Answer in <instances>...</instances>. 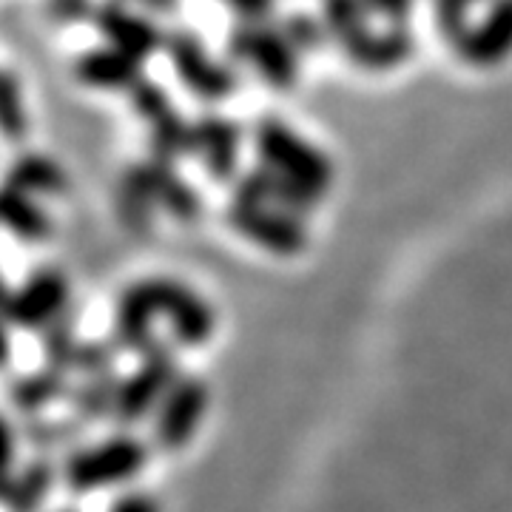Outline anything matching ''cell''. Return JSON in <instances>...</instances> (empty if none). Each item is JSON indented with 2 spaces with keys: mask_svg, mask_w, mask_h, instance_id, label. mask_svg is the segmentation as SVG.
<instances>
[{
  "mask_svg": "<svg viewBox=\"0 0 512 512\" xmlns=\"http://www.w3.org/2000/svg\"><path fill=\"white\" fill-rule=\"evenodd\" d=\"M160 316L174 342L183 348H200L214 333V311L202 296L174 279H143L126 288L117 299L111 325L114 348L120 353H143L154 342H160L154 333Z\"/></svg>",
  "mask_w": 512,
  "mask_h": 512,
  "instance_id": "1",
  "label": "cell"
},
{
  "mask_svg": "<svg viewBox=\"0 0 512 512\" xmlns=\"http://www.w3.org/2000/svg\"><path fill=\"white\" fill-rule=\"evenodd\" d=\"M148 444L134 433H114L80 444L60 461V481L72 495L126 487L146 470Z\"/></svg>",
  "mask_w": 512,
  "mask_h": 512,
  "instance_id": "2",
  "label": "cell"
},
{
  "mask_svg": "<svg viewBox=\"0 0 512 512\" xmlns=\"http://www.w3.org/2000/svg\"><path fill=\"white\" fill-rule=\"evenodd\" d=\"M177 379H180L177 353L163 339L154 342L151 348L140 353V365L117 384L111 421L120 430H126V427H134V424L146 421L148 416H154V410L160 407L165 393Z\"/></svg>",
  "mask_w": 512,
  "mask_h": 512,
  "instance_id": "3",
  "label": "cell"
},
{
  "mask_svg": "<svg viewBox=\"0 0 512 512\" xmlns=\"http://www.w3.org/2000/svg\"><path fill=\"white\" fill-rule=\"evenodd\" d=\"M72 311V285L55 268H40L23 285L12 288L3 319L9 328L43 330Z\"/></svg>",
  "mask_w": 512,
  "mask_h": 512,
  "instance_id": "4",
  "label": "cell"
},
{
  "mask_svg": "<svg viewBox=\"0 0 512 512\" xmlns=\"http://www.w3.org/2000/svg\"><path fill=\"white\" fill-rule=\"evenodd\" d=\"M208 410V387L197 376H180L154 410V441L163 450H183L197 436Z\"/></svg>",
  "mask_w": 512,
  "mask_h": 512,
  "instance_id": "5",
  "label": "cell"
},
{
  "mask_svg": "<svg viewBox=\"0 0 512 512\" xmlns=\"http://www.w3.org/2000/svg\"><path fill=\"white\" fill-rule=\"evenodd\" d=\"M69 390H72L69 373L43 367V370L23 373L6 384V404L23 421L37 419V416H46V410L55 407L57 402H66Z\"/></svg>",
  "mask_w": 512,
  "mask_h": 512,
  "instance_id": "6",
  "label": "cell"
},
{
  "mask_svg": "<svg viewBox=\"0 0 512 512\" xmlns=\"http://www.w3.org/2000/svg\"><path fill=\"white\" fill-rule=\"evenodd\" d=\"M60 464L52 456H32L12 473L0 507L6 512H40L55 493Z\"/></svg>",
  "mask_w": 512,
  "mask_h": 512,
  "instance_id": "7",
  "label": "cell"
},
{
  "mask_svg": "<svg viewBox=\"0 0 512 512\" xmlns=\"http://www.w3.org/2000/svg\"><path fill=\"white\" fill-rule=\"evenodd\" d=\"M86 433V424L77 421L74 416L66 419H49V416H37L26 419L20 427V439L26 441L35 456H66L74 447H80V439Z\"/></svg>",
  "mask_w": 512,
  "mask_h": 512,
  "instance_id": "8",
  "label": "cell"
},
{
  "mask_svg": "<svg viewBox=\"0 0 512 512\" xmlns=\"http://www.w3.org/2000/svg\"><path fill=\"white\" fill-rule=\"evenodd\" d=\"M117 384L120 376L109 370V373H94V376H80V382L72 384L69 390V407L77 421H83L86 427L94 421L111 419L114 410V399H117Z\"/></svg>",
  "mask_w": 512,
  "mask_h": 512,
  "instance_id": "9",
  "label": "cell"
},
{
  "mask_svg": "<svg viewBox=\"0 0 512 512\" xmlns=\"http://www.w3.org/2000/svg\"><path fill=\"white\" fill-rule=\"evenodd\" d=\"M80 333H77V319L69 311L63 319H57L52 328L43 330V362L46 367H55L60 373H72L74 362H77V353H80Z\"/></svg>",
  "mask_w": 512,
  "mask_h": 512,
  "instance_id": "10",
  "label": "cell"
},
{
  "mask_svg": "<svg viewBox=\"0 0 512 512\" xmlns=\"http://www.w3.org/2000/svg\"><path fill=\"white\" fill-rule=\"evenodd\" d=\"M0 222L9 225V231H15L20 239L37 242L49 234V220L40 208H32L23 197H0Z\"/></svg>",
  "mask_w": 512,
  "mask_h": 512,
  "instance_id": "11",
  "label": "cell"
},
{
  "mask_svg": "<svg viewBox=\"0 0 512 512\" xmlns=\"http://www.w3.org/2000/svg\"><path fill=\"white\" fill-rule=\"evenodd\" d=\"M117 353H120V350L114 348V342H103V339L83 342V345H80V353H77V362H74V373H77V376L109 373V370H114Z\"/></svg>",
  "mask_w": 512,
  "mask_h": 512,
  "instance_id": "12",
  "label": "cell"
},
{
  "mask_svg": "<svg viewBox=\"0 0 512 512\" xmlns=\"http://www.w3.org/2000/svg\"><path fill=\"white\" fill-rule=\"evenodd\" d=\"M18 444L20 430L12 424V419L0 410V498L6 493V484L12 473L18 470Z\"/></svg>",
  "mask_w": 512,
  "mask_h": 512,
  "instance_id": "13",
  "label": "cell"
},
{
  "mask_svg": "<svg viewBox=\"0 0 512 512\" xmlns=\"http://www.w3.org/2000/svg\"><path fill=\"white\" fill-rule=\"evenodd\" d=\"M106 512H163V510H160V501H157L151 493L128 490V493L117 495Z\"/></svg>",
  "mask_w": 512,
  "mask_h": 512,
  "instance_id": "14",
  "label": "cell"
},
{
  "mask_svg": "<svg viewBox=\"0 0 512 512\" xmlns=\"http://www.w3.org/2000/svg\"><path fill=\"white\" fill-rule=\"evenodd\" d=\"M12 362V336H9V325L0 316V370H6Z\"/></svg>",
  "mask_w": 512,
  "mask_h": 512,
  "instance_id": "15",
  "label": "cell"
},
{
  "mask_svg": "<svg viewBox=\"0 0 512 512\" xmlns=\"http://www.w3.org/2000/svg\"><path fill=\"white\" fill-rule=\"evenodd\" d=\"M9 296H12V288H9V282L0 276V316L6 311V302H9Z\"/></svg>",
  "mask_w": 512,
  "mask_h": 512,
  "instance_id": "16",
  "label": "cell"
},
{
  "mask_svg": "<svg viewBox=\"0 0 512 512\" xmlns=\"http://www.w3.org/2000/svg\"><path fill=\"white\" fill-rule=\"evenodd\" d=\"M55 512H77V510H74V507H60V510H55Z\"/></svg>",
  "mask_w": 512,
  "mask_h": 512,
  "instance_id": "17",
  "label": "cell"
}]
</instances>
